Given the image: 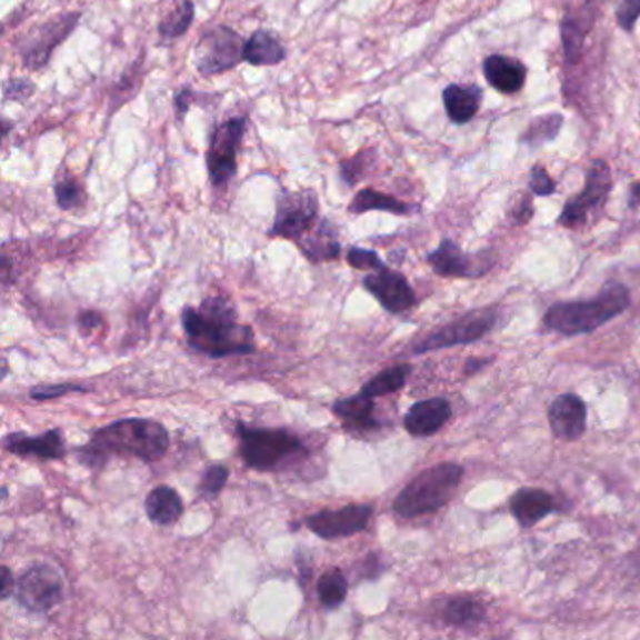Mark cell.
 <instances>
[{"label": "cell", "instance_id": "10", "mask_svg": "<svg viewBox=\"0 0 640 640\" xmlns=\"http://www.w3.org/2000/svg\"><path fill=\"white\" fill-rule=\"evenodd\" d=\"M64 582L57 569L48 563H38L27 569L16 587V599L32 614H46L61 603Z\"/></svg>", "mask_w": 640, "mask_h": 640}, {"label": "cell", "instance_id": "11", "mask_svg": "<svg viewBox=\"0 0 640 640\" xmlns=\"http://www.w3.org/2000/svg\"><path fill=\"white\" fill-rule=\"evenodd\" d=\"M496 323V312L492 309L471 310L459 320L443 326L438 331L430 332L413 348V353L443 350L451 346L471 344L483 339L487 332L492 331Z\"/></svg>", "mask_w": 640, "mask_h": 640}, {"label": "cell", "instance_id": "7", "mask_svg": "<svg viewBox=\"0 0 640 640\" xmlns=\"http://www.w3.org/2000/svg\"><path fill=\"white\" fill-rule=\"evenodd\" d=\"M247 117H231L218 122L209 136L207 147V173L214 188H226L233 181L239 168V149L247 133Z\"/></svg>", "mask_w": 640, "mask_h": 640}, {"label": "cell", "instance_id": "25", "mask_svg": "<svg viewBox=\"0 0 640 640\" xmlns=\"http://www.w3.org/2000/svg\"><path fill=\"white\" fill-rule=\"evenodd\" d=\"M146 511L147 517L154 524L170 526L181 519L184 508H182L181 496L177 494V490L160 484L147 494Z\"/></svg>", "mask_w": 640, "mask_h": 640}, {"label": "cell", "instance_id": "21", "mask_svg": "<svg viewBox=\"0 0 640 640\" xmlns=\"http://www.w3.org/2000/svg\"><path fill=\"white\" fill-rule=\"evenodd\" d=\"M374 410V399H370V397L363 393L356 394V397H348V399L337 400V402L332 404L334 416L340 417V419L344 421L346 429L359 430V432L378 429Z\"/></svg>", "mask_w": 640, "mask_h": 640}, {"label": "cell", "instance_id": "2", "mask_svg": "<svg viewBox=\"0 0 640 640\" xmlns=\"http://www.w3.org/2000/svg\"><path fill=\"white\" fill-rule=\"evenodd\" d=\"M168 448L170 434L163 424L152 419L128 417L98 429L91 441L78 449V459L87 468L100 470L111 454L157 462Z\"/></svg>", "mask_w": 640, "mask_h": 640}, {"label": "cell", "instance_id": "1", "mask_svg": "<svg viewBox=\"0 0 640 640\" xmlns=\"http://www.w3.org/2000/svg\"><path fill=\"white\" fill-rule=\"evenodd\" d=\"M181 321L188 344L212 359L247 356L256 350L254 331L242 326L228 297H207L198 309L187 307Z\"/></svg>", "mask_w": 640, "mask_h": 640}, {"label": "cell", "instance_id": "17", "mask_svg": "<svg viewBox=\"0 0 640 640\" xmlns=\"http://www.w3.org/2000/svg\"><path fill=\"white\" fill-rule=\"evenodd\" d=\"M451 413V404L446 399L421 400L406 413L404 429L417 438L432 436L448 423Z\"/></svg>", "mask_w": 640, "mask_h": 640}, {"label": "cell", "instance_id": "27", "mask_svg": "<svg viewBox=\"0 0 640 640\" xmlns=\"http://www.w3.org/2000/svg\"><path fill=\"white\" fill-rule=\"evenodd\" d=\"M369 211H386L393 212V214H411L413 207L408 206L404 201H400L394 196L389 193L378 192L374 188H363L361 192L356 193V198L351 200L350 212L351 214H364Z\"/></svg>", "mask_w": 640, "mask_h": 640}, {"label": "cell", "instance_id": "35", "mask_svg": "<svg viewBox=\"0 0 640 640\" xmlns=\"http://www.w3.org/2000/svg\"><path fill=\"white\" fill-rule=\"evenodd\" d=\"M87 391L89 387H81L78 383H51V386L34 387L31 391V399L54 400L70 393H87Z\"/></svg>", "mask_w": 640, "mask_h": 640}, {"label": "cell", "instance_id": "19", "mask_svg": "<svg viewBox=\"0 0 640 640\" xmlns=\"http://www.w3.org/2000/svg\"><path fill=\"white\" fill-rule=\"evenodd\" d=\"M297 244L301 248L302 254L314 263L337 260L340 256L339 237L329 220H320L307 236L297 241Z\"/></svg>", "mask_w": 640, "mask_h": 640}, {"label": "cell", "instance_id": "23", "mask_svg": "<svg viewBox=\"0 0 640 640\" xmlns=\"http://www.w3.org/2000/svg\"><path fill=\"white\" fill-rule=\"evenodd\" d=\"M427 260H429L430 267L434 269L436 274H440V277L468 278L476 274L471 271L470 258L451 239L441 241L440 247L436 248L434 252H430Z\"/></svg>", "mask_w": 640, "mask_h": 640}, {"label": "cell", "instance_id": "33", "mask_svg": "<svg viewBox=\"0 0 640 640\" xmlns=\"http://www.w3.org/2000/svg\"><path fill=\"white\" fill-rule=\"evenodd\" d=\"M54 200L62 211H73L86 203V190L76 177L62 173L61 179L54 181Z\"/></svg>", "mask_w": 640, "mask_h": 640}, {"label": "cell", "instance_id": "22", "mask_svg": "<svg viewBox=\"0 0 640 640\" xmlns=\"http://www.w3.org/2000/svg\"><path fill=\"white\" fill-rule=\"evenodd\" d=\"M481 89L473 86H449L443 91V106L454 124H466L478 116L481 108Z\"/></svg>", "mask_w": 640, "mask_h": 640}, {"label": "cell", "instance_id": "42", "mask_svg": "<svg viewBox=\"0 0 640 640\" xmlns=\"http://www.w3.org/2000/svg\"><path fill=\"white\" fill-rule=\"evenodd\" d=\"M12 587H13V579H12V571L10 568H2V584H0V598L8 599L12 596Z\"/></svg>", "mask_w": 640, "mask_h": 640}, {"label": "cell", "instance_id": "44", "mask_svg": "<svg viewBox=\"0 0 640 640\" xmlns=\"http://www.w3.org/2000/svg\"><path fill=\"white\" fill-rule=\"evenodd\" d=\"M337 2H339V0H337Z\"/></svg>", "mask_w": 640, "mask_h": 640}, {"label": "cell", "instance_id": "43", "mask_svg": "<svg viewBox=\"0 0 640 640\" xmlns=\"http://www.w3.org/2000/svg\"><path fill=\"white\" fill-rule=\"evenodd\" d=\"M640 206V182H634L631 190H629V207L634 209V207Z\"/></svg>", "mask_w": 640, "mask_h": 640}, {"label": "cell", "instance_id": "29", "mask_svg": "<svg viewBox=\"0 0 640 640\" xmlns=\"http://www.w3.org/2000/svg\"><path fill=\"white\" fill-rule=\"evenodd\" d=\"M410 364H397L391 369L383 370L380 374L374 376L372 380L364 383L361 393L367 394L370 399L386 397V394L397 393L406 386V380L410 376Z\"/></svg>", "mask_w": 640, "mask_h": 640}, {"label": "cell", "instance_id": "12", "mask_svg": "<svg viewBox=\"0 0 640 640\" xmlns=\"http://www.w3.org/2000/svg\"><path fill=\"white\" fill-rule=\"evenodd\" d=\"M612 179H610L609 163L596 160L590 166L587 176V184L582 192L573 196L563 207L562 214L558 218V224L566 228H579L587 222L592 212L599 211L609 198Z\"/></svg>", "mask_w": 640, "mask_h": 640}, {"label": "cell", "instance_id": "18", "mask_svg": "<svg viewBox=\"0 0 640 640\" xmlns=\"http://www.w3.org/2000/svg\"><path fill=\"white\" fill-rule=\"evenodd\" d=\"M483 73L489 86L502 94L522 91L526 83V70L522 62L506 54H490L483 62Z\"/></svg>", "mask_w": 640, "mask_h": 640}, {"label": "cell", "instance_id": "39", "mask_svg": "<svg viewBox=\"0 0 640 640\" xmlns=\"http://www.w3.org/2000/svg\"><path fill=\"white\" fill-rule=\"evenodd\" d=\"M517 198H519L517 206L511 207V218H513L517 224H526L533 214L532 201H530V198H528L526 193H520Z\"/></svg>", "mask_w": 640, "mask_h": 640}, {"label": "cell", "instance_id": "24", "mask_svg": "<svg viewBox=\"0 0 640 640\" xmlns=\"http://www.w3.org/2000/svg\"><path fill=\"white\" fill-rule=\"evenodd\" d=\"M286 54L284 43L269 31H256L244 46V61L252 67H278Z\"/></svg>", "mask_w": 640, "mask_h": 640}, {"label": "cell", "instance_id": "4", "mask_svg": "<svg viewBox=\"0 0 640 640\" xmlns=\"http://www.w3.org/2000/svg\"><path fill=\"white\" fill-rule=\"evenodd\" d=\"M462 476L464 468L454 462L432 466L429 470L421 471L397 496L393 503L394 513L402 519H417L423 514L434 513L443 506H448L459 489Z\"/></svg>", "mask_w": 640, "mask_h": 640}, {"label": "cell", "instance_id": "9", "mask_svg": "<svg viewBox=\"0 0 640 640\" xmlns=\"http://www.w3.org/2000/svg\"><path fill=\"white\" fill-rule=\"evenodd\" d=\"M81 13H59L43 23L32 27L31 31L24 32L18 40V51L23 67L29 70H42L48 64L54 49L67 42L78 27Z\"/></svg>", "mask_w": 640, "mask_h": 640}, {"label": "cell", "instance_id": "5", "mask_svg": "<svg viewBox=\"0 0 640 640\" xmlns=\"http://www.w3.org/2000/svg\"><path fill=\"white\" fill-rule=\"evenodd\" d=\"M239 453L248 468L258 471L274 470L297 454H307V449L296 434L286 429H263L237 424Z\"/></svg>", "mask_w": 640, "mask_h": 640}, {"label": "cell", "instance_id": "32", "mask_svg": "<svg viewBox=\"0 0 640 640\" xmlns=\"http://www.w3.org/2000/svg\"><path fill=\"white\" fill-rule=\"evenodd\" d=\"M563 117L560 113H547L530 122V127L522 133V143L530 147H541L554 141L562 130Z\"/></svg>", "mask_w": 640, "mask_h": 640}, {"label": "cell", "instance_id": "36", "mask_svg": "<svg viewBox=\"0 0 640 640\" xmlns=\"http://www.w3.org/2000/svg\"><path fill=\"white\" fill-rule=\"evenodd\" d=\"M346 260L353 269H363V271H367V269L378 271V269L386 267L380 256L376 254L374 250H369V248L351 247L348 250V254H346Z\"/></svg>", "mask_w": 640, "mask_h": 640}, {"label": "cell", "instance_id": "37", "mask_svg": "<svg viewBox=\"0 0 640 640\" xmlns=\"http://www.w3.org/2000/svg\"><path fill=\"white\" fill-rule=\"evenodd\" d=\"M640 18V0H620L617 8V21L620 29L633 32L634 23Z\"/></svg>", "mask_w": 640, "mask_h": 640}, {"label": "cell", "instance_id": "26", "mask_svg": "<svg viewBox=\"0 0 640 640\" xmlns=\"http://www.w3.org/2000/svg\"><path fill=\"white\" fill-rule=\"evenodd\" d=\"M441 620L451 628H473L484 620V607L470 596H454L441 604Z\"/></svg>", "mask_w": 640, "mask_h": 640}, {"label": "cell", "instance_id": "15", "mask_svg": "<svg viewBox=\"0 0 640 640\" xmlns=\"http://www.w3.org/2000/svg\"><path fill=\"white\" fill-rule=\"evenodd\" d=\"M550 429L563 441L579 440L587 430V404L577 394H560L549 408Z\"/></svg>", "mask_w": 640, "mask_h": 640}, {"label": "cell", "instance_id": "40", "mask_svg": "<svg viewBox=\"0 0 640 640\" xmlns=\"http://www.w3.org/2000/svg\"><path fill=\"white\" fill-rule=\"evenodd\" d=\"M193 100H196V94H193L192 89L184 87L181 91H177L176 100H173L177 121H184V117H187L188 109L192 106Z\"/></svg>", "mask_w": 640, "mask_h": 640}, {"label": "cell", "instance_id": "8", "mask_svg": "<svg viewBox=\"0 0 640 640\" xmlns=\"http://www.w3.org/2000/svg\"><path fill=\"white\" fill-rule=\"evenodd\" d=\"M320 198L312 188L284 190L277 200V212L269 237H282L299 241L307 236L320 220Z\"/></svg>", "mask_w": 640, "mask_h": 640}, {"label": "cell", "instance_id": "30", "mask_svg": "<svg viewBox=\"0 0 640 640\" xmlns=\"http://www.w3.org/2000/svg\"><path fill=\"white\" fill-rule=\"evenodd\" d=\"M590 23H592V16L580 18L577 16H566L562 21V42L563 53L569 62L579 61L580 51L584 46V38L588 37L590 31Z\"/></svg>", "mask_w": 640, "mask_h": 640}, {"label": "cell", "instance_id": "41", "mask_svg": "<svg viewBox=\"0 0 640 640\" xmlns=\"http://www.w3.org/2000/svg\"><path fill=\"white\" fill-rule=\"evenodd\" d=\"M79 331L83 334H89V332L97 331L103 326L102 316L94 312V310H86L81 312L78 318Z\"/></svg>", "mask_w": 640, "mask_h": 640}, {"label": "cell", "instance_id": "31", "mask_svg": "<svg viewBox=\"0 0 640 640\" xmlns=\"http://www.w3.org/2000/svg\"><path fill=\"white\" fill-rule=\"evenodd\" d=\"M348 580L340 569H329L318 580V598L326 609H337L348 596Z\"/></svg>", "mask_w": 640, "mask_h": 640}, {"label": "cell", "instance_id": "3", "mask_svg": "<svg viewBox=\"0 0 640 640\" xmlns=\"http://www.w3.org/2000/svg\"><path fill=\"white\" fill-rule=\"evenodd\" d=\"M631 304L629 290L622 284H610L593 301L558 302L544 314V327L563 337H577L596 331L614 320Z\"/></svg>", "mask_w": 640, "mask_h": 640}, {"label": "cell", "instance_id": "13", "mask_svg": "<svg viewBox=\"0 0 640 640\" xmlns=\"http://www.w3.org/2000/svg\"><path fill=\"white\" fill-rule=\"evenodd\" d=\"M374 509L369 503H351L346 508L326 509L320 513L310 514L304 524L310 532L321 539L351 538L363 532L372 519Z\"/></svg>", "mask_w": 640, "mask_h": 640}, {"label": "cell", "instance_id": "34", "mask_svg": "<svg viewBox=\"0 0 640 640\" xmlns=\"http://www.w3.org/2000/svg\"><path fill=\"white\" fill-rule=\"evenodd\" d=\"M228 479H230V470L226 466L214 464L211 468H207L203 478H201V494L206 496V498H214V496L222 492Z\"/></svg>", "mask_w": 640, "mask_h": 640}, {"label": "cell", "instance_id": "38", "mask_svg": "<svg viewBox=\"0 0 640 640\" xmlns=\"http://www.w3.org/2000/svg\"><path fill=\"white\" fill-rule=\"evenodd\" d=\"M530 190H532L536 196H550V193H554L556 182L552 181V177H550L541 166H536V168L530 171Z\"/></svg>", "mask_w": 640, "mask_h": 640}, {"label": "cell", "instance_id": "14", "mask_svg": "<svg viewBox=\"0 0 640 640\" xmlns=\"http://www.w3.org/2000/svg\"><path fill=\"white\" fill-rule=\"evenodd\" d=\"M364 290L380 301L381 307L391 314H404L416 304V293L404 274L393 269H378L363 280Z\"/></svg>", "mask_w": 640, "mask_h": 640}, {"label": "cell", "instance_id": "6", "mask_svg": "<svg viewBox=\"0 0 640 640\" xmlns=\"http://www.w3.org/2000/svg\"><path fill=\"white\" fill-rule=\"evenodd\" d=\"M244 46L241 34L228 24H217L203 32L200 42L193 48V67L203 78H214L230 72L244 61Z\"/></svg>", "mask_w": 640, "mask_h": 640}, {"label": "cell", "instance_id": "16", "mask_svg": "<svg viewBox=\"0 0 640 640\" xmlns=\"http://www.w3.org/2000/svg\"><path fill=\"white\" fill-rule=\"evenodd\" d=\"M8 453L19 457H37L40 460H61L67 457V440L61 429L48 430L40 436L16 432L4 438Z\"/></svg>", "mask_w": 640, "mask_h": 640}, {"label": "cell", "instance_id": "20", "mask_svg": "<svg viewBox=\"0 0 640 640\" xmlns=\"http://www.w3.org/2000/svg\"><path fill=\"white\" fill-rule=\"evenodd\" d=\"M511 513L519 520L520 526L530 528L538 524L539 520L554 511V500L549 492L541 489H520L511 498Z\"/></svg>", "mask_w": 640, "mask_h": 640}, {"label": "cell", "instance_id": "28", "mask_svg": "<svg viewBox=\"0 0 640 640\" xmlns=\"http://www.w3.org/2000/svg\"><path fill=\"white\" fill-rule=\"evenodd\" d=\"M193 18H196V7L192 0H177L170 12H166L162 21L158 23V34L163 42H173L190 31Z\"/></svg>", "mask_w": 640, "mask_h": 640}]
</instances>
